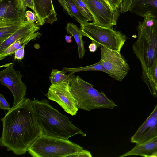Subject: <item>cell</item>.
<instances>
[{
    "label": "cell",
    "mask_w": 157,
    "mask_h": 157,
    "mask_svg": "<svg viewBox=\"0 0 157 157\" xmlns=\"http://www.w3.org/2000/svg\"><path fill=\"white\" fill-rule=\"evenodd\" d=\"M1 121L2 130L0 145L16 155L25 154L36 140L44 134L29 98H25L13 106Z\"/></svg>",
    "instance_id": "6da1fadb"
},
{
    "label": "cell",
    "mask_w": 157,
    "mask_h": 157,
    "mask_svg": "<svg viewBox=\"0 0 157 157\" xmlns=\"http://www.w3.org/2000/svg\"><path fill=\"white\" fill-rule=\"evenodd\" d=\"M31 101L44 134L67 140L77 134L86 136L72 123L67 116L53 107L48 100L40 101L34 98Z\"/></svg>",
    "instance_id": "7a4b0ae2"
},
{
    "label": "cell",
    "mask_w": 157,
    "mask_h": 157,
    "mask_svg": "<svg viewBox=\"0 0 157 157\" xmlns=\"http://www.w3.org/2000/svg\"><path fill=\"white\" fill-rule=\"evenodd\" d=\"M70 88L78 109L87 111L102 108L112 109L117 106L103 92L98 91L78 75L71 79Z\"/></svg>",
    "instance_id": "3957f363"
},
{
    "label": "cell",
    "mask_w": 157,
    "mask_h": 157,
    "mask_svg": "<svg viewBox=\"0 0 157 157\" xmlns=\"http://www.w3.org/2000/svg\"><path fill=\"white\" fill-rule=\"evenodd\" d=\"M82 149L69 140L44 134L33 143L28 152L33 157H70Z\"/></svg>",
    "instance_id": "277c9868"
},
{
    "label": "cell",
    "mask_w": 157,
    "mask_h": 157,
    "mask_svg": "<svg viewBox=\"0 0 157 157\" xmlns=\"http://www.w3.org/2000/svg\"><path fill=\"white\" fill-rule=\"evenodd\" d=\"M137 30L138 38L132 49L144 73L148 71L157 60V19L153 26L142 28L138 25Z\"/></svg>",
    "instance_id": "5b68a950"
},
{
    "label": "cell",
    "mask_w": 157,
    "mask_h": 157,
    "mask_svg": "<svg viewBox=\"0 0 157 157\" xmlns=\"http://www.w3.org/2000/svg\"><path fill=\"white\" fill-rule=\"evenodd\" d=\"M80 25L82 37L89 38L98 48L102 45L120 52L127 39L124 34L114 29L113 27L103 26L88 21Z\"/></svg>",
    "instance_id": "8992f818"
},
{
    "label": "cell",
    "mask_w": 157,
    "mask_h": 157,
    "mask_svg": "<svg viewBox=\"0 0 157 157\" xmlns=\"http://www.w3.org/2000/svg\"><path fill=\"white\" fill-rule=\"evenodd\" d=\"M100 61L108 74L117 81L121 82L130 70L128 64L120 52L100 46Z\"/></svg>",
    "instance_id": "52a82bcc"
},
{
    "label": "cell",
    "mask_w": 157,
    "mask_h": 157,
    "mask_svg": "<svg viewBox=\"0 0 157 157\" xmlns=\"http://www.w3.org/2000/svg\"><path fill=\"white\" fill-rule=\"evenodd\" d=\"M13 63L5 65L6 68L0 72V84L7 87L13 94L15 106L25 98L26 94L27 86L22 80V75L19 71L13 68Z\"/></svg>",
    "instance_id": "ba28073f"
},
{
    "label": "cell",
    "mask_w": 157,
    "mask_h": 157,
    "mask_svg": "<svg viewBox=\"0 0 157 157\" xmlns=\"http://www.w3.org/2000/svg\"><path fill=\"white\" fill-rule=\"evenodd\" d=\"M47 96L49 100L58 104L68 114L73 116L77 113L78 109L70 91V81L51 84Z\"/></svg>",
    "instance_id": "9c48e42d"
},
{
    "label": "cell",
    "mask_w": 157,
    "mask_h": 157,
    "mask_svg": "<svg viewBox=\"0 0 157 157\" xmlns=\"http://www.w3.org/2000/svg\"><path fill=\"white\" fill-rule=\"evenodd\" d=\"M90 12L93 23L101 26L113 27L119 16L117 10H112L100 0H82Z\"/></svg>",
    "instance_id": "30bf717a"
},
{
    "label": "cell",
    "mask_w": 157,
    "mask_h": 157,
    "mask_svg": "<svg viewBox=\"0 0 157 157\" xmlns=\"http://www.w3.org/2000/svg\"><path fill=\"white\" fill-rule=\"evenodd\" d=\"M0 26L24 25L29 22L16 7L13 0H0Z\"/></svg>",
    "instance_id": "8fae6325"
},
{
    "label": "cell",
    "mask_w": 157,
    "mask_h": 157,
    "mask_svg": "<svg viewBox=\"0 0 157 157\" xmlns=\"http://www.w3.org/2000/svg\"><path fill=\"white\" fill-rule=\"evenodd\" d=\"M157 136V104L150 115L131 138V142L142 144Z\"/></svg>",
    "instance_id": "7c38bea8"
},
{
    "label": "cell",
    "mask_w": 157,
    "mask_h": 157,
    "mask_svg": "<svg viewBox=\"0 0 157 157\" xmlns=\"http://www.w3.org/2000/svg\"><path fill=\"white\" fill-rule=\"evenodd\" d=\"M33 11L36 14L39 25L46 23L52 25L57 21V14L52 0H33Z\"/></svg>",
    "instance_id": "4fadbf2b"
},
{
    "label": "cell",
    "mask_w": 157,
    "mask_h": 157,
    "mask_svg": "<svg viewBox=\"0 0 157 157\" xmlns=\"http://www.w3.org/2000/svg\"><path fill=\"white\" fill-rule=\"evenodd\" d=\"M130 13L157 19V0H132Z\"/></svg>",
    "instance_id": "5bb4252c"
},
{
    "label": "cell",
    "mask_w": 157,
    "mask_h": 157,
    "mask_svg": "<svg viewBox=\"0 0 157 157\" xmlns=\"http://www.w3.org/2000/svg\"><path fill=\"white\" fill-rule=\"evenodd\" d=\"M133 155L157 157V136L143 144H136L132 149L119 157Z\"/></svg>",
    "instance_id": "9a60e30c"
},
{
    "label": "cell",
    "mask_w": 157,
    "mask_h": 157,
    "mask_svg": "<svg viewBox=\"0 0 157 157\" xmlns=\"http://www.w3.org/2000/svg\"><path fill=\"white\" fill-rule=\"evenodd\" d=\"M40 27L35 23L28 22L22 26L11 36L0 44V53L15 41L22 37L38 31Z\"/></svg>",
    "instance_id": "2e32d148"
},
{
    "label": "cell",
    "mask_w": 157,
    "mask_h": 157,
    "mask_svg": "<svg viewBox=\"0 0 157 157\" xmlns=\"http://www.w3.org/2000/svg\"><path fill=\"white\" fill-rule=\"evenodd\" d=\"M41 35V33L38 31L15 41L0 53V61L6 57L14 53L15 51L20 48L24 44H27L30 41L40 37Z\"/></svg>",
    "instance_id": "e0dca14e"
},
{
    "label": "cell",
    "mask_w": 157,
    "mask_h": 157,
    "mask_svg": "<svg viewBox=\"0 0 157 157\" xmlns=\"http://www.w3.org/2000/svg\"><path fill=\"white\" fill-rule=\"evenodd\" d=\"M66 29L67 33L74 37L78 46L79 57L82 59L85 54V50L80 29L73 23H68Z\"/></svg>",
    "instance_id": "ac0fdd59"
},
{
    "label": "cell",
    "mask_w": 157,
    "mask_h": 157,
    "mask_svg": "<svg viewBox=\"0 0 157 157\" xmlns=\"http://www.w3.org/2000/svg\"><path fill=\"white\" fill-rule=\"evenodd\" d=\"M142 78L153 96L157 95V60L147 72L142 73Z\"/></svg>",
    "instance_id": "d6986e66"
},
{
    "label": "cell",
    "mask_w": 157,
    "mask_h": 157,
    "mask_svg": "<svg viewBox=\"0 0 157 157\" xmlns=\"http://www.w3.org/2000/svg\"><path fill=\"white\" fill-rule=\"evenodd\" d=\"M64 70L59 71L57 69H52L49 76L51 84H55L70 81L71 79L75 76L74 73H69L66 74Z\"/></svg>",
    "instance_id": "ffe728a7"
},
{
    "label": "cell",
    "mask_w": 157,
    "mask_h": 157,
    "mask_svg": "<svg viewBox=\"0 0 157 157\" xmlns=\"http://www.w3.org/2000/svg\"><path fill=\"white\" fill-rule=\"evenodd\" d=\"M63 70L66 72L74 73L81 71H96L103 72L108 74V72L104 68L100 61L95 64L88 66L76 68L64 67Z\"/></svg>",
    "instance_id": "44dd1931"
},
{
    "label": "cell",
    "mask_w": 157,
    "mask_h": 157,
    "mask_svg": "<svg viewBox=\"0 0 157 157\" xmlns=\"http://www.w3.org/2000/svg\"><path fill=\"white\" fill-rule=\"evenodd\" d=\"M24 25H10L0 26V44L4 41Z\"/></svg>",
    "instance_id": "7402d4cb"
},
{
    "label": "cell",
    "mask_w": 157,
    "mask_h": 157,
    "mask_svg": "<svg viewBox=\"0 0 157 157\" xmlns=\"http://www.w3.org/2000/svg\"><path fill=\"white\" fill-rule=\"evenodd\" d=\"M73 17L79 23L84 24L87 21L85 18L80 13L73 0H65Z\"/></svg>",
    "instance_id": "603a6c76"
},
{
    "label": "cell",
    "mask_w": 157,
    "mask_h": 157,
    "mask_svg": "<svg viewBox=\"0 0 157 157\" xmlns=\"http://www.w3.org/2000/svg\"><path fill=\"white\" fill-rule=\"evenodd\" d=\"M14 4L17 9L21 12L25 14L27 7L34 10L33 0H13Z\"/></svg>",
    "instance_id": "cb8c5ba5"
},
{
    "label": "cell",
    "mask_w": 157,
    "mask_h": 157,
    "mask_svg": "<svg viewBox=\"0 0 157 157\" xmlns=\"http://www.w3.org/2000/svg\"><path fill=\"white\" fill-rule=\"evenodd\" d=\"M80 13L87 21L92 20L91 15L85 3L82 0H73Z\"/></svg>",
    "instance_id": "d4e9b609"
},
{
    "label": "cell",
    "mask_w": 157,
    "mask_h": 157,
    "mask_svg": "<svg viewBox=\"0 0 157 157\" xmlns=\"http://www.w3.org/2000/svg\"><path fill=\"white\" fill-rule=\"evenodd\" d=\"M144 18L143 21L139 22L138 25L142 28L153 26L155 25L156 19L149 17H145Z\"/></svg>",
    "instance_id": "484cf974"
},
{
    "label": "cell",
    "mask_w": 157,
    "mask_h": 157,
    "mask_svg": "<svg viewBox=\"0 0 157 157\" xmlns=\"http://www.w3.org/2000/svg\"><path fill=\"white\" fill-rule=\"evenodd\" d=\"M92 157L90 153L87 150L82 149L71 155L70 157Z\"/></svg>",
    "instance_id": "4316f807"
},
{
    "label": "cell",
    "mask_w": 157,
    "mask_h": 157,
    "mask_svg": "<svg viewBox=\"0 0 157 157\" xmlns=\"http://www.w3.org/2000/svg\"><path fill=\"white\" fill-rule=\"evenodd\" d=\"M25 16L27 21L31 23H34V22L37 20V17L35 13L30 10L26 11Z\"/></svg>",
    "instance_id": "83f0119b"
},
{
    "label": "cell",
    "mask_w": 157,
    "mask_h": 157,
    "mask_svg": "<svg viewBox=\"0 0 157 157\" xmlns=\"http://www.w3.org/2000/svg\"><path fill=\"white\" fill-rule=\"evenodd\" d=\"M0 108L1 109L9 110L11 108L10 105L6 100L4 96L0 94Z\"/></svg>",
    "instance_id": "f1b7e54d"
},
{
    "label": "cell",
    "mask_w": 157,
    "mask_h": 157,
    "mask_svg": "<svg viewBox=\"0 0 157 157\" xmlns=\"http://www.w3.org/2000/svg\"><path fill=\"white\" fill-rule=\"evenodd\" d=\"M26 44H24L19 49L16 50L14 52V58L18 60H21L24 56V47Z\"/></svg>",
    "instance_id": "f546056e"
},
{
    "label": "cell",
    "mask_w": 157,
    "mask_h": 157,
    "mask_svg": "<svg viewBox=\"0 0 157 157\" xmlns=\"http://www.w3.org/2000/svg\"><path fill=\"white\" fill-rule=\"evenodd\" d=\"M113 10L119 9L122 0H107Z\"/></svg>",
    "instance_id": "4dcf8cb0"
},
{
    "label": "cell",
    "mask_w": 157,
    "mask_h": 157,
    "mask_svg": "<svg viewBox=\"0 0 157 157\" xmlns=\"http://www.w3.org/2000/svg\"><path fill=\"white\" fill-rule=\"evenodd\" d=\"M59 3L60 5L63 7V9L65 11L67 14L71 17H73L70 10H69L65 0H57Z\"/></svg>",
    "instance_id": "1f68e13d"
},
{
    "label": "cell",
    "mask_w": 157,
    "mask_h": 157,
    "mask_svg": "<svg viewBox=\"0 0 157 157\" xmlns=\"http://www.w3.org/2000/svg\"><path fill=\"white\" fill-rule=\"evenodd\" d=\"M97 48V45L94 43H90L88 47L89 51L91 52H95Z\"/></svg>",
    "instance_id": "d6a6232c"
},
{
    "label": "cell",
    "mask_w": 157,
    "mask_h": 157,
    "mask_svg": "<svg viewBox=\"0 0 157 157\" xmlns=\"http://www.w3.org/2000/svg\"><path fill=\"white\" fill-rule=\"evenodd\" d=\"M72 36H68L66 35L65 37L66 42L67 43H71L72 42V40L71 38H72Z\"/></svg>",
    "instance_id": "836d02e7"
},
{
    "label": "cell",
    "mask_w": 157,
    "mask_h": 157,
    "mask_svg": "<svg viewBox=\"0 0 157 157\" xmlns=\"http://www.w3.org/2000/svg\"><path fill=\"white\" fill-rule=\"evenodd\" d=\"M101 0V1L103 2L106 3L108 6H109L110 8L112 9L111 8L109 3L108 2H107V0Z\"/></svg>",
    "instance_id": "e575fe53"
}]
</instances>
